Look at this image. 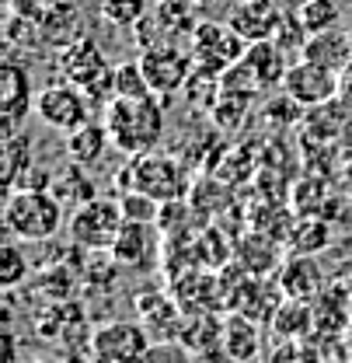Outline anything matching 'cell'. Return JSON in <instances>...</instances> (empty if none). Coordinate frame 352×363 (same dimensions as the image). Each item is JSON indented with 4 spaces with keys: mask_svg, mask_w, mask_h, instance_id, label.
<instances>
[{
    "mask_svg": "<svg viewBox=\"0 0 352 363\" xmlns=\"http://www.w3.org/2000/svg\"><path fill=\"white\" fill-rule=\"evenodd\" d=\"M136 60H140V70H143L150 91L161 94L164 101H168L171 94H178V91H185L192 70H195L188 45H178V43L147 45V49H140Z\"/></svg>",
    "mask_w": 352,
    "mask_h": 363,
    "instance_id": "obj_9",
    "label": "cell"
},
{
    "mask_svg": "<svg viewBox=\"0 0 352 363\" xmlns=\"http://www.w3.org/2000/svg\"><path fill=\"white\" fill-rule=\"evenodd\" d=\"M123 224H126V217H123L119 196H94L84 206L70 210L67 234L84 252H108Z\"/></svg>",
    "mask_w": 352,
    "mask_h": 363,
    "instance_id": "obj_5",
    "label": "cell"
},
{
    "mask_svg": "<svg viewBox=\"0 0 352 363\" xmlns=\"http://www.w3.org/2000/svg\"><path fill=\"white\" fill-rule=\"evenodd\" d=\"M108 130H105V123H98V119H91L84 123L81 130H74V133H67V143H63V150H67V157L74 161V164H81V168H94L101 157H105V150H108Z\"/></svg>",
    "mask_w": 352,
    "mask_h": 363,
    "instance_id": "obj_21",
    "label": "cell"
},
{
    "mask_svg": "<svg viewBox=\"0 0 352 363\" xmlns=\"http://www.w3.org/2000/svg\"><path fill=\"white\" fill-rule=\"evenodd\" d=\"M49 192L63 203V206H70V210H77V206H84L88 199L98 196V189H94V182L84 175V168L81 164H67V168H59L56 175H52V185H49Z\"/></svg>",
    "mask_w": 352,
    "mask_h": 363,
    "instance_id": "obj_23",
    "label": "cell"
},
{
    "mask_svg": "<svg viewBox=\"0 0 352 363\" xmlns=\"http://www.w3.org/2000/svg\"><path fill=\"white\" fill-rule=\"evenodd\" d=\"M259 350H262V332H259V321L241 311H230L223 318V357L227 363H251L259 360Z\"/></svg>",
    "mask_w": 352,
    "mask_h": 363,
    "instance_id": "obj_18",
    "label": "cell"
},
{
    "mask_svg": "<svg viewBox=\"0 0 352 363\" xmlns=\"http://www.w3.org/2000/svg\"><path fill=\"white\" fill-rule=\"evenodd\" d=\"M286 245L293 248V255H317L331 245V227L321 217H297L293 227H290Z\"/></svg>",
    "mask_w": 352,
    "mask_h": 363,
    "instance_id": "obj_24",
    "label": "cell"
},
{
    "mask_svg": "<svg viewBox=\"0 0 352 363\" xmlns=\"http://www.w3.org/2000/svg\"><path fill=\"white\" fill-rule=\"evenodd\" d=\"M150 350V332L143 321H108L91 335V353L98 363H140Z\"/></svg>",
    "mask_w": 352,
    "mask_h": 363,
    "instance_id": "obj_10",
    "label": "cell"
},
{
    "mask_svg": "<svg viewBox=\"0 0 352 363\" xmlns=\"http://www.w3.org/2000/svg\"><path fill=\"white\" fill-rule=\"evenodd\" d=\"M143 94H154V91L140 70V60L115 63V98H143Z\"/></svg>",
    "mask_w": 352,
    "mask_h": 363,
    "instance_id": "obj_31",
    "label": "cell"
},
{
    "mask_svg": "<svg viewBox=\"0 0 352 363\" xmlns=\"http://www.w3.org/2000/svg\"><path fill=\"white\" fill-rule=\"evenodd\" d=\"M199 4L195 0H154L150 14L143 18L140 28H132L140 35V49L157 43H178L188 45L192 32L199 28Z\"/></svg>",
    "mask_w": 352,
    "mask_h": 363,
    "instance_id": "obj_8",
    "label": "cell"
},
{
    "mask_svg": "<svg viewBox=\"0 0 352 363\" xmlns=\"http://www.w3.org/2000/svg\"><path fill=\"white\" fill-rule=\"evenodd\" d=\"M140 363H195V357L178 342V339H164V342H150V350L140 357Z\"/></svg>",
    "mask_w": 352,
    "mask_h": 363,
    "instance_id": "obj_32",
    "label": "cell"
},
{
    "mask_svg": "<svg viewBox=\"0 0 352 363\" xmlns=\"http://www.w3.org/2000/svg\"><path fill=\"white\" fill-rule=\"evenodd\" d=\"M101 123L108 130V140L119 154L140 157L161 147L168 130V112L161 94H143V98H112L108 108L101 112Z\"/></svg>",
    "mask_w": 352,
    "mask_h": 363,
    "instance_id": "obj_1",
    "label": "cell"
},
{
    "mask_svg": "<svg viewBox=\"0 0 352 363\" xmlns=\"http://www.w3.org/2000/svg\"><path fill=\"white\" fill-rule=\"evenodd\" d=\"M154 252H157V238H154V224L147 220H126L119 227L108 255L115 259V266L123 269H143L154 262Z\"/></svg>",
    "mask_w": 352,
    "mask_h": 363,
    "instance_id": "obj_16",
    "label": "cell"
},
{
    "mask_svg": "<svg viewBox=\"0 0 352 363\" xmlns=\"http://www.w3.org/2000/svg\"><path fill=\"white\" fill-rule=\"evenodd\" d=\"M175 339L195 357L199 363H217L223 357V318L220 311H203V315H181Z\"/></svg>",
    "mask_w": 352,
    "mask_h": 363,
    "instance_id": "obj_12",
    "label": "cell"
},
{
    "mask_svg": "<svg viewBox=\"0 0 352 363\" xmlns=\"http://www.w3.org/2000/svg\"><path fill=\"white\" fill-rule=\"evenodd\" d=\"M188 168L161 150L130 157V164L119 172V192L123 189H136L143 196H154L157 203H171V199H185L188 192Z\"/></svg>",
    "mask_w": 352,
    "mask_h": 363,
    "instance_id": "obj_4",
    "label": "cell"
},
{
    "mask_svg": "<svg viewBox=\"0 0 352 363\" xmlns=\"http://www.w3.org/2000/svg\"><path fill=\"white\" fill-rule=\"evenodd\" d=\"M119 196V206H123V217L126 220H147V224H157V217H161V203L154 199V196H143V192H136V189H123V192H115Z\"/></svg>",
    "mask_w": 352,
    "mask_h": 363,
    "instance_id": "obj_30",
    "label": "cell"
},
{
    "mask_svg": "<svg viewBox=\"0 0 352 363\" xmlns=\"http://www.w3.org/2000/svg\"><path fill=\"white\" fill-rule=\"evenodd\" d=\"M283 18H286V11L279 7V0H237L227 14V25L251 45L276 39Z\"/></svg>",
    "mask_w": 352,
    "mask_h": 363,
    "instance_id": "obj_13",
    "label": "cell"
},
{
    "mask_svg": "<svg viewBox=\"0 0 352 363\" xmlns=\"http://www.w3.org/2000/svg\"><path fill=\"white\" fill-rule=\"evenodd\" d=\"M195 4H199V7H210V4H213V0H195Z\"/></svg>",
    "mask_w": 352,
    "mask_h": 363,
    "instance_id": "obj_35",
    "label": "cell"
},
{
    "mask_svg": "<svg viewBox=\"0 0 352 363\" xmlns=\"http://www.w3.org/2000/svg\"><path fill=\"white\" fill-rule=\"evenodd\" d=\"M4 363H14V335L4 332Z\"/></svg>",
    "mask_w": 352,
    "mask_h": 363,
    "instance_id": "obj_34",
    "label": "cell"
},
{
    "mask_svg": "<svg viewBox=\"0 0 352 363\" xmlns=\"http://www.w3.org/2000/svg\"><path fill=\"white\" fill-rule=\"evenodd\" d=\"M283 91L300 105V108H321L328 101H335L342 94V74L339 70H328V67H317L307 60H293Z\"/></svg>",
    "mask_w": 352,
    "mask_h": 363,
    "instance_id": "obj_11",
    "label": "cell"
},
{
    "mask_svg": "<svg viewBox=\"0 0 352 363\" xmlns=\"http://www.w3.org/2000/svg\"><path fill=\"white\" fill-rule=\"evenodd\" d=\"M188 52L195 70L223 77L230 67H237L248 52V43L227 25V21H199V28L188 39Z\"/></svg>",
    "mask_w": 352,
    "mask_h": 363,
    "instance_id": "obj_6",
    "label": "cell"
},
{
    "mask_svg": "<svg viewBox=\"0 0 352 363\" xmlns=\"http://www.w3.org/2000/svg\"><path fill=\"white\" fill-rule=\"evenodd\" d=\"M297 14H300V21H304V28H307L310 35L328 32V28H339V18H342V11H339L335 0H304L297 7Z\"/></svg>",
    "mask_w": 352,
    "mask_h": 363,
    "instance_id": "obj_28",
    "label": "cell"
},
{
    "mask_svg": "<svg viewBox=\"0 0 352 363\" xmlns=\"http://www.w3.org/2000/svg\"><path fill=\"white\" fill-rule=\"evenodd\" d=\"M171 297L185 315H203V311H223L227 297H223L220 279L210 269H188L178 272L171 279Z\"/></svg>",
    "mask_w": 352,
    "mask_h": 363,
    "instance_id": "obj_14",
    "label": "cell"
},
{
    "mask_svg": "<svg viewBox=\"0 0 352 363\" xmlns=\"http://www.w3.org/2000/svg\"><path fill=\"white\" fill-rule=\"evenodd\" d=\"M4 168H7V192L11 189H18L21 179H25V172L32 168V147H28V136H7L4 140Z\"/></svg>",
    "mask_w": 352,
    "mask_h": 363,
    "instance_id": "obj_27",
    "label": "cell"
},
{
    "mask_svg": "<svg viewBox=\"0 0 352 363\" xmlns=\"http://www.w3.org/2000/svg\"><path fill=\"white\" fill-rule=\"evenodd\" d=\"M251 363H259V360H251Z\"/></svg>",
    "mask_w": 352,
    "mask_h": 363,
    "instance_id": "obj_36",
    "label": "cell"
},
{
    "mask_svg": "<svg viewBox=\"0 0 352 363\" xmlns=\"http://www.w3.org/2000/svg\"><path fill=\"white\" fill-rule=\"evenodd\" d=\"M276 283L283 290V297L293 301H314L324 286V272L314 262V255H290L279 269H276Z\"/></svg>",
    "mask_w": 352,
    "mask_h": 363,
    "instance_id": "obj_17",
    "label": "cell"
},
{
    "mask_svg": "<svg viewBox=\"0 0 352 363\" xmlns=\"http://www.w3.org/2000/svg\"><path fill=\"white\" fill-rule=\"evenodd\" d=\"M251 98H255V94H248V91L220 88L213 108H210L213 123H217L220 130H237V126L248 119V112H251Z\"/></svg>",
    "mask_w": 352,
    "mask_h": 363,
    "instance_id": "obj_25",
    "label": "cell"
},
{
    "mask_svg": "<svg viewBox=\"0 0 352 363\" xmlns=\"http://www.w3.org/2000/svg\"><path fill=\"white\" fill-rule=\"evenodd\" d=\"M25 279H28V255H25L14 241H7V245L0 248V286L14 290V286H21Z\"/></svg>",
    "mask_w": 352,
    "mask_h": 363,
    "instance_id": "obj_29",
    "label": "cell"
},
{
    "mask_svg": "<svg viewBox=\"0 0 352 363\" xmlns=\"http://www.w3.org/2000/svg\"><path fill=\"white\" fill-rule=\"evenodd\" d=\"M32 105V77L18 60H4L0 67V112H4V140L14 136L18 123L28 116Z\"/></svg>",
    "mask_w": 352,
    "mask_h": 363,
    "instance_id": "obj_15",
    "label": "cell"
},
{
    "mask_svg": "<svg viewBox=\"0 0 352 363\" xmlns=\"http://www.w3.org/2000/svg\"><path fill=\"white\" fill-rule=\"evenodd\" d=\"M4 227L14 241H49L67 227V206L49 189H11L4 203Z\"/></svg>",
    "mask_w": 352,
    "mask_h": 363,
    "instance_id": "obj_2",
    "label": "cell"
},
{
    "mask_svg": "<svg viewBox=\"0 0 352 363\" xmlns=\"http://www.w3.org/2000/svg\"><path fill=\"white\" fill-rule=\"evenodd\" d=\"M300 60L346 74V67L352 63V32H346V28H328V32L310 35L307 45L300 49Z\"/></svg>",
    "mask_w": 352,
    "mask_h": 363,
    "instance_id": "obj_19",
    "label": "cell"
},
{
    "mask_svg": "<svg viewBox=\"0 0 352 363\" xmlns=\"http://www.w3.org/2000/svg\"><path fill=\"white\" fill-rule=\"evenodd\" d=\"M150 7V0H98V14L112 28H140Z\"/></svg>",
    "mask_w": 352,
    "mask_h": 363,
    "instance_id": "obj_26",
    "label": "cell"
},
{
    "mask_svg": "<svg viewBox=\"0 0 352 363\" xmlns=\"http://www.w3.org/2000/svg\"><path fill=\"white\" fill-rule=\"evenodd\" d=\"M59 74L84 91L98 112H105L108 101L115 98V67L108 63L105 49L88 35L74 39L59 52Z\"/></svg>",
    "mask_w": 352,
    "mask_h": 363,
    "instance_id": "obj_3",
    "label": "cell"
},
{
    "mask_svg": "<svg viewBox=\"0 0 352 363\" xmlns=\"http://www.w3.org/2000/svg\"><path fill=\"white\" fill-rule=\"evenodd\" d=\"M268 363H304L300 342H276V350L268 353Z\"/></svg>",
    "mask_w": 352,
    "mask_h": 363,
    "instance_id": "obj_33",
    "label": "cell"
},
{
    "mask_svg": "<svg viewBox=\"0 0 352 363\" xmlns=\"http://www.w3.org/2000/svg\"><path fill=\"white\" fill-rule=\"evenodd\" d=\"M244 67L259 77V84L265 88H276V84H283L286 81V74H290V56H286V49L276 43V39H265V43H251L248 45V52H244Z\"/></svg>",
    "mask_w": 352,
    "mask_h": 363,
    "instance_id": "obj_20",
    "label": "cell"
},
{
    "mask_svg": "<svg viewBox=\"0 0 352 363\" xmlns=\"http://www.w3.org/2000/svg\"><path fill=\"white\" fill-rule=\"evenodd\" d=\"M94 112H98V108L91 105V98L77 88V84H70L67 77L45 84V88L35 94V116L42 119L49 130H59V133L81 130L84 123L94 119Z\"/></svg>",
    "mask_w": 352,
    "mask_h": 363,
    "instance_id": "obj_7",
    "label": "cell"
},
{
    "mask_svg": "<svg viewBox=\"0 0 352 363\" xmlns=\"http://www.w3.org/2000/svg\"><path fill=\"white\" fill-rule=\"evenodd\" d=\"M268 328H272L276 342H300L310 328H314V304H310V301H293V297H286V301L276 308Z\"/></svg>",
    "mask_w": 352,
    "mask_h": 363,
    "instance_id": "obj_22",
    "label": "cell"
}]
</instances>
